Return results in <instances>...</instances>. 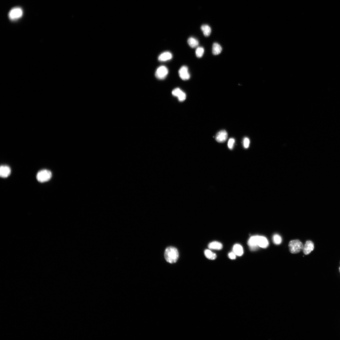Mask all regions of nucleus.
I'll return each instance as SVG.
<instances>
[{
	"label": "nucleus",
	"mask_w": 340,
	"mask_h": 340,
	"mask_svg": "<svg viewBox=\"0 0 340 340\" xmlns=\"http://www.w3.org/2000/svg\"><path fill=\"white\" fill-rule=\"evenodd\" d=\"M250 144V140L249 139L247 138H245L243 140V145L244 148L245 149H248L249 147Z\"/></svg>",
	"instance_id": "5701e85b"
},
{
	"label": "nucleus",
	"mask_w": 340,
	"mask_h": 340,
	"mask_svg": "<svg viewBox=\"0 0 340 340\" xmlns=\"http://www.w3.org/2000/svg\"><path fill=\"white\" fill-rule=\"evenodd\" d=\"M179 74L180 78L184 80H188L190 77L188 68L186 66H182L180 68L179 71Z\"/></svg>",
	"instance_id": "423d86ee"
},
{
	"label": "nucleus",
	"mask_w": 340,
	"mask_h": 340,
	"mask_svg": "<svg viewBox=\"0 0 340 340\" xmlns=\"http://www.w3.org/2000/svg\"><path fill=\"white\" fill-rule=\"evenodd\" d=\"M204 254L206 257L209 260H214L217 257L216 254L209 249L205 250Z\"/></svg>",
	"instance_id": "dca6fc26"
},
{
	"label": "nucleus",
	"mask_w": 340,
	"mask_h": 340,
	"mask_svg": "<svg viewBox=\"0 0 340 340\" xmlns=\"http://www.w3.org/2000/svg\"><path fill=\"white\" fill-rule=\"evenodd\" d=\"M222 51V48L221 46L218 43H215L213 45L212 53L215 55H218L221 53Z\"/></svg>",
	"instance_id": "2eb2a0df"
},
{
	"label": "nucleus",
	"mask_w": 340,
	"mask_h": 340,
	"mask_svg": "<svg viewBox=\"0 0 340 340\" xmlns=\"http://www.w3.org/2000/svg\"><path fill=\"white\" fill-rule=\"evenodd\" d=\"M228 138V133L225 130H222L218 132L215 137L216 141L220 143L225 142Z\"/></svg>",
	"instance_id": "0eeeda50"
},
{
	"label": "nucleus",
	"mask_w": 340,
	"mask_h": 340,
	"mask_svg": "<svg viewBox=\"0 0 340 340\" xmlns=\"http://www.w3.org/2000/svg\"><path fill=\"white\" fill-rule=\"evenodd\" d=\"M204 49L202 47H198L196 51V56L199 58H201L203 56L204 53Z\"/></svg>",
	"instance_id": "6ab92c4d"
},
{
	"label": "nucleus",
	"mask_w": 340,
	"mask_h": 340,
	"mask_svg": "<svg viewBox=\"0 0 340 340\" xmlns=\"http://www.w3.org/2000/svg\"><path fill=\"white\" fill-rule=\"evenodd\" d=\"M180 101L183 102L184 101L186 98V95L183 91H181L177 96Z\"/></svg>",
	"instance_id": "412c9836"
},
{
	"label": "nucleus",
	"mask_w": 340,
	"mask_h": 340,
	"mask_svg": "<svg viewBox=\"0 0 340 340\" xmlns=\"http://www.w3.org/2000/svg\"><path fill=\"white\" fill-rule=\"evenodd\" d=\"M339 272H340V267L339 269Z\"/></svg>",
	"instance_id": "a878e982"
},
{
	"label": "nucleus",
	"mask_w": 340,
	"mask_h": 340,
	"mask_svg": "<svg viewBox=\"0 0 340 340\" xmlns=\"http://www.w3.org/2000/svg\"><path fill=\"white\" fill-rule=\"evenodd\" d=\"M303 246L299 240H293L289 242L288 248L290 252L293 254H296L301 251Z\"/></svg>",
	"instance_id": "f03ea898"
},
{
	"label": "nucleus",
	"mask_w": 340,
	"mask_h": 340,
	"mask_svg": "<svg viewBox=\"0 0 340 340\" xmlns=\"http://www.w3.org/2000/svg\"><path fill=\"white\" fill-rule=\"evenodd\" d=\"M52 172L48 170H41L38 173L36 178L40 183H43L50 180L52 177Z\"/></svg>",
	"instance_id": "7ed1b4c3"
},
{
	"label": "nucleus",
	"mask_w": 340,
	"mask_h": 340,
	"mask_svg": "<svg viewBox=\"0 0 340 340\" xmlns=\"http://www.w3.org/2000/svg\"><path fill=\"white\" fill-rule=\"evenodd\" d=\"M11 173V169L7 165H2L0 168V176L3 178H6L9 176Z\"/></svg>",
	"instance_id": "9d476101"
},
{
	"label": "nucleus",
	"mask_w": 340,
	"mask_h": 340,
	"mask_svg": "<svg viewBox=\"0 0 340 340\" xmlns=\"http://www.w3.org/2000/svg\"><path fill=\"white\" fill-rule=\"evenodd\" d=\"M164 256L167 262L171 264L174 263L178 259L179 252L177 249L174 247H168L165 250Z\"/></svg>",
	"instance_id": "f257e3e1"
},
{
	"label": "nucleus",
	"mask_w": 340,
	"mask_h": 340,
	"mask_svg": "<svg viewBox=\"0 0 340 340\" xmlns=\"http://www.w3.org/2000/svg\"><path fill=\"white\" fill-rule=\"evenodd\" d=\"M22 15V9L21 8L17 7L12 9L10 10L8 16L10 20L14 21L20 18Z\"/></svg>",
	"instance_id": "20e7f679"
},
{
	"label": "nucleus",
	"mask_w": 340,
	"mask_h": 340,
	"mask_svg": "<svg viewBox=\"0 0 340 340\" xmlns=\"http://www.w3.org/2000/svg\"><path fill=\"white\" fill-rule=\"evenodd\" d=\"M182 91L179 88H176L174 89L172 91V95L175 96L177 97Z\"/></svg>",
	"instance_id": "b1692460"
},
{
	"label": "nucleus",
	"mask_w": 340,
	"mask_h": 340,
	"mask_svg": "<svg viewBox=\"0 0 340 340\" xmlns=\"http://www.w3.org/2000/svg\"><path fill=\"white\" fill-rule=\"evenodd\" d=\"M168 72V69L166 67L161 66L156 69L155 76L158 79H163L166 77Z\"/></svg>",
	"instance_id": "39448f33"
},
{
	"label": "nucleus",
	"mask_w": 340,
	"mask_h": 340,
	"mask_svg": "<svg viewBox=\"0 0 340 340\" xmlns=\"http://www.w3.org/2000/svg\"><path fill=\"white\" fill-rule=\"evenodd\" d=\"M208 247L211 249L219 250L222 249L223 245L221 242L214 241L210 243L208 245Z\"/></svg>",
	"instance_id": "ddd939ff"
},
{
	"label": "nucleus",
	"mask_w": 340,
	"mask_h": 340,
	"mask_svg": "<svg viewBox=\"0 0 340 340\" xmlns=\"http://www.w3.org/2000/svg\"><path fill=\"white\" fill-rule=\"evenodd\" d=\"M172 58V54L169 52H164L161 54L158 57L160 61L165 62L171 60Z\"/></svg>",
	"instance_id": "f8f14e48"
},
{
	"label": "nucleus",
	"mask_w": 340,
	"mask_h": 340,
	"mask_svg": "<svg viewBox=\"0 0 340 340\" xmlns=\"http://www.w3.org/2000/svg\"><path fill=\"white\" fill-rule=\"evenodd\" d=\"M229 258L232 260H234L236 258V255L234 252L230 253L228 254Z\"/></svg>",
	"instance_id": "393cba45"
},
{
	"label": "nucleus",
	"mask_w": 340,
	"mask_h": 340,
	"mask_svg": "<svg viewBox=\"0 0 340 340\" xmlns=\"http://www.w3.org/2000/svg\"><path fill=\"white\" fill-rule=\"evenodd\" d=\"M314 248L313 243L311 241H308L303 246V253L306 255H308L314 250Z\"/></svg>",
	"instance_id": "1a4fd4ad"
},
{
	"label": "nucleus",
	"mask_w": 340,
	"mask_h": 340,
	"mask_svg": "<svg viewBox=\"0 0 340 340\" xmlns=\"http://www.w3.org/2000/svg\"><path fill=\"white\" fill-rule=\"evenodd\" d=\"M201 29L206 37L209 36L211 33V30L210 27L207 25H204L201 27Z\"/></svg>",
	"instance_id": "a211bd4d"
},
{
	"label": "nucleus",
	"mask_w": 340,
	"mask_h": 340,
	"mask_svg": "<svg viewBox=\"0 0 340 340\" xmlns=\"http://www.w3.org/2000/svg\"><path fill=\"white\" fill-rule=\"evenodd\" d=\"M234 252L236 256H241L244 253L243 249L241 245L239 244L235 245L233 247Z\"/></svg>",
	"instance_id": "4468645a"
},
{
	"label": "nucleus",
	"mask_w": 340,
	"mask_h": 340,
	"mask_svg": "<svg viewBox=\"0 0 340 340\" xmlns=\"http://www.w3.org/2000/svg\"><path fill=\"white\" fill-rule=\"evenodd\" d=\"M273 241L275 244L279 245L281 243L282 239L280 235L278 234H275L273 236Z\"/></svg>",
	"instance_id": "aec40b11"
},
{
	"label": "nucleus",
	"mask_w": 340,
	"mask_h": 340,
	"mask_svg": "<svg viewBox=\"0 0 340 340\" xmlns=\"http://www.w3.org/2000/svg\"><path fill=\"white\" fill-rule=\"evenodd\" d=\"M269 245V242L267 239L262 236H258V245L263 248L268 247Z\"/></svg>",
	"instance_id": "9b49d317"
},
{
	"label": "nucleus",
	"mask_w": 340,
	"mask_h": 340,
	"mask_svg": "<svg viewBox=\"0 0 340 340\" xmlns=\"http://www.w3.org/2000/svg\"><path fill=\"white\" fill-rule=\"evenodd\" d=\"M258 236H255L252 237L249 239L248 241V245L252 250L256 249L258 246Z\"/></svg>",
	"instance_id": "6e6552de"
},
{
	"label": "nucleus",
	"mask_w": 340,
	"mask_h": 340,
	"mask_svg": "<svg viewBox=\"0 0 340 340\" xmlns=\"http://www.w3.org/2000/svg\"><path fill=\"white\" fill-rule=\"evenodd\" d=\"M235 140L234 138H230L228 143V146L230 149H232L234 148Z\"/></svg>",
	"instance_id": "4be33fe9"
},
{
	"label": "nucleus",
	"mask_w": 340,
	"mask_h": 340,
	"mask_svg": "<svg viewBox=\"0 0 340 340\" xmlns=\"http://www.w3.org/2000/svg\"><path fill=\"white\" fill-rule=\"evenodd\" d=\"M187 42L189 45L192 48L197 47L199 45V42L195 38L190 37L188 39Z\"/></svg>",
	"instance_id": "f3484780"
}]
</instances>
